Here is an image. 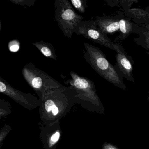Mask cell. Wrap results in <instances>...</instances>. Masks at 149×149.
<instances>
[{
	"label": "cell",
	"mask_w": 149,
	"mask_h": 149,
	"mask_svg": "<svg viewBox=\"0 0 149 149\" xmlns=\"http://www.w3.org/2000/svg\"><path fill=\"white\" fill-rule=\"evenodd\" d=\"M84 57L100 76L116 87L123 90L126 86L123 78L114 66L107 60L103 52L97 47L88 43H84Z\"/></svg>",
	"instance_id": "6da1fadb"
},
{
	"label": "cell",
	"mask_w": 149,
	"mask_h": 149,
	"mask_svg": "<svg viewBox=\"0 0 149 149\" xmlns=\"http://www.w3.org/2000/svg\"><path fill=\"white\" fill-rule=\"evenodd\" d=\"M54 7L55 18L59 28L66 37L71 39L78 23L85 17L78 15L68 0H56Z\"/></svg>",
	"instance_id": "7a4b0ae2"
},
{
	"label": "cell",
	"mask_w": 149,
	"mask_h": 149,
	"mask_svg": "<svg viewBox=\"0 0 149 149\" xmlns=\"http://www.w3.org/2000/svg\"><path fill=\"white\" fill-rule=\"evenodd\" d=\"M22 74L25 81L36 91L42 92L47 90L63 87L53 77L36 68L32 63H27L24 66Z\"/></svg>",
	"instance_id": "3957f363"
},
{
	"label": "cell",
	"mask_w": 149,
	"mask_h": 149,
	"mask_svg": "<svg viewBox=\"0 0 149 149\" xmlns=\"http://www.w3.org/2000/svg\"><path fill=\"white\" fill-rule=\"evenodd\" d=\"M95 23L102 32L106 35H112L118 32L123 33L128 24L129 18L123 11H118L116 14L93 17Z\"/></svg>",
	"instance_id": "277c9868"
},
{
	"label": "cell",
	"mask_w": 149,
	"mask_h": 149,
	"mask_svg": "<svg viewBox=\"0 0 149 149\" xmlns=\"http://www.w3.org/2000/svg\"><path fill=\"white\" fill-rule=\"evenodd\" d=\"M74 33L115 51L114 42L101 31L93 20H83L79 22Z\"/></svg>",
	"instance_id": "5b68a950"
},
{
	"label": "cell",
	"mask_w": 149,
	"mask_h": 149,
	"mask_svg": "<svg viewBox=\"0 0 149 149\" xmlns=\"http://www.w3.org/2000/svg\"><path fill=\"white\" fill-rule=\"evenodd\" d=\"M114 48L116 52L115 69L122 78L124 77L134 83L135 80L132 73L134 61L119 43H114Z\"/></svg>",
	"instance_id": "8992f818"
},
{
	"label": "cell",
	"mask_w": 149,
	"mask_h": 149,
	"mask_svg": "<svg viewBox=\"0 0 149 149\" xmlns=\"http://www.w3.org/2000/svg\"><path fill=\"white\" fill-rule=\"evenodd\" d=\"M70 74L71 78L65 82L69 83L70 86L77 91L87 93L94 98L97 97L95 84L91 80L87 77L80 76L73 71L70 72Z\"/></svg>",
	"instance_id": "52a82bcc"
},
{
	"label": "cell",
	"mask_w": 149,
	"mask_h": 149,
	"mask_svg": "<svg viewBox=\"0 0 149 149\" xmlns=\"http://www.w3.org/2000/svg\"><path fill=\"white\" fill-rule=\"evenodd\" d=\"M123 12L135 24L138 25H149V12L145 9L134 8Z\"/></svg>",
	"instance_id": "ba28073f"
},
{
	"label": "cell",
	"mask_w": 149,
	"mask_h": 149,
	"mask_svg": "<svg viewBox=\"0 0 149 149\" xmlns=\"http://www.w3.org/2000/svg\"><path fill=\"white\" fill-rule=\"evenodd\" d=\"M134 33L138 37L134 38V42L147 51H149V25H137Z\"/></svg>",
	"instance_id": "9c48e42d"
},
{
	"label": "cell",
	"mask_w": 149,
	"mask_h": 149,
	"mask_svg": "<svg viewBox=\"0 0 149 149\" xmlns=\"http://www.w3.org/2000/svg\"><path fill=\"white\" fill-rule=\"evenodd\" d=\"M33 45L35 46L45 57L53 60H57V56L56 54L55 50L51 43L40 41L33 43Z\"/></svg>",
	"instance_id": "30bf717a"
},
{
	"label": "cell",
	"mask_w": 149,
	"mask_h": 149,
	"mask_svg": "<svg viewBox=\"0 0 149 149\" xmlns=\"http://www.w3.org/2000/svg\"><path fill=\"white\" fill-rule=\"evenodd\" d=\"M105 1L108 6L111 7L116 6L121 8L123 11L130 9L133 4L138 2L136 0H108Z\"/></svg>",
	"instance_id": "8fae6325"
},
{
	"label": "cell",
	"mask_w": 149,
	"mask_h": 149,
	"mask_svg": "<svg viewBox=\"0 0 149 149\" xmlns=\"http://www.w3.org/2000/svg\"><path fill=\"white\" fill-rule=\"evenodd\" d=\"M87 1V0H71L70 2L79 13H84L88 7Z\"/></svg>",
	"instance_id": "7c38bea8"
},
{
	"label": "cell",
	"mask_w": 149,
	"mask_h": 149,
	"mask_svg": "<svg viewBox=\"0 0 149 149\" xmlns=\"http://www.w3.org/2000/svg\"><path fill=\"white\" fill-rule=\"evenodd\" d=\"M13 4L31 7L35 5L36 0H9Z\"/></svg>",
	"instance_id": "4fadbf2b"
},
{
	"label": "cell",
	"mask_w": 149,
	"mask_h": 149,
	"mask_svg": "<svg viewBox=\"0 0 149 149\" xmlns=\"http://www.w3.org/2000/svg\"><path fill=\"white\" fill-rule=\"evenodd\" d=\"M9 50L13 53L18 52L20 48V43L17 39H14L9 42L8 44Z\"/></svg>",
	"instance_id": "5bb4252c"
},
{
	"label": "cell",
	"mask_w": 149,
	"mask_h": 149,
	"mask_svg": "<svg viewBox=\"0 0 149 149\" xmlns=\"http://www.w3.org/2000/svg\"><path fill=\"white\" fill-rule=\"evenodd\" d=\"M54 102L52 99H49L46 101L45 103V107L47 112H50L52 111L53 106L54 105Z\"/></svg>",
	"instance_id": "9a60e30c"
},
{
	"label": "cell",
	"mask_w": 149,
	"mask_h": 149,
	"mask_svg": "<svg viewBox=\"0 0 149 149\" xmlns=\"http://www.w3.org/2000/svg\"><path fill=\"white\" fill-rule=\"evenodd\" d=\"M102 148L103 149H119L114 145L107 142L103 145Z\"/></svg>",
	"instance_id": "2e32d148"
},
{
	"label": "cell",
	"mask_w": 149,
	"mask_h": 149,
	"mask_svg": "<svg viewBox=\"0 0 149 149\" xmlns=\"http://www.w3.org/2000/svg\"><path fill=\"white\" fill-rule=\"evenodd\" d=\"M60 134L59 132H56V133L54 134L51 137V141L52 142H57L59 139L60 137Z\"/></svg>",
	"instance_id": "e0dca14e"
},
{
	"label": "cell",
	"mask_w": 149,
	"mask_h": 149,
	"mask_svg": "<svg viewBox=\"0 0 149 149\" xmlns=\"http://www.w3.org/2000/svg\"><path fill=\"white\" fill-rule=\"evenodd\" d=\"M52 112H53V115H54V116L57 115L58 112H59L58 108H57V106H56L55 104H54V105L53 106V108H52Z\"/></svg>",
	"instance_id": "ac0fdd59"
},
{
	"label": "cell",
	"mask_w": 149,
	"mask_h": 149,
	"mask_svg": "<svg viewBox=\"0 0 149 149\" xmlns=\"http://www.w3.org/2000/svg\"><path fill=\"white\" fill-rule=\"evenodd\" d=\"M145 9L146 10V11H148V12H149V6L146 7L145 8Z\"/></svg>",
	"instance_id": "d6986e66"
},
{
	"label": "cell",
	"mask_w": 149,
	"mask_h": 149,
	"mask_svg": "<svg viewBox=\"0 0 149 149\" xmlns=\"http://www.w3.org/2000/svg\"><path fill=\"white\" fill-rule=\"evenodd\" d=\"M148 94H149V95H148V96H147V101H148V102H149V92H148Z\"/></svg>",
	"instance_id": "ffe728a7"
}]
</instances>
